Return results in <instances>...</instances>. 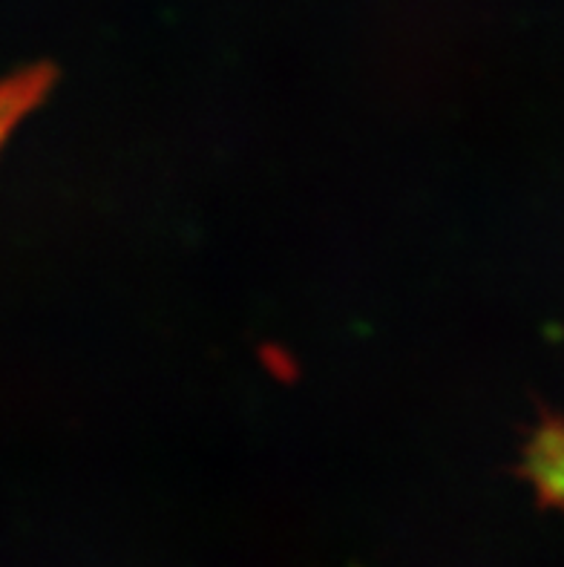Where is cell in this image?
<instances>
[{"mask_svg":"<svg viewBox=\"0 0 564 567\" xmlns=\"http://www.w3.org/2000/svg\"><path fill=\"white\" fill-rule=\"evenodd\" d=\"M524 475L536 484L539 496L547 504L564 507V424L544 421L524 453Z\"/></svg>","mask_w":564,"mask_h":567,"instance_id":"6da1fadb","label":"cell"},{"mask_svg":"<svg viewBox=\"0 0 564 567\" xmlns=\"http://www.w3.org/2000/svg\"><path fill=\"white\" fill-rule=\"evenodd\" d=\"M52 81H55L52 66H32V70L12 75L9 81H0V144L7 142L14 124L47 95Z\"/></svg>","mask_w":564,"mask_h":567,"instance_id":"7a4b0ae2","label":"cell"}]
</instances>
